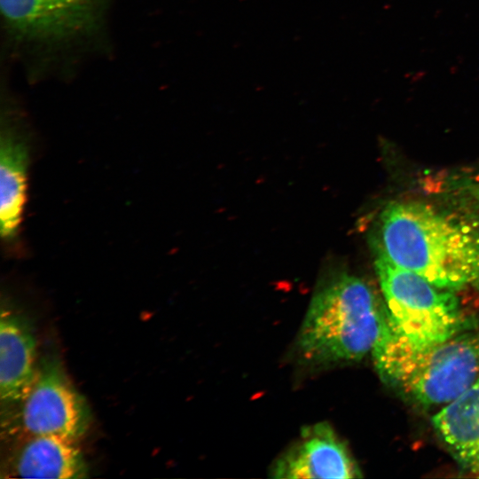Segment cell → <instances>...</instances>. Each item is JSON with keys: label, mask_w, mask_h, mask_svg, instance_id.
<instances>
[{"label": "cell", "mask_w": 479, "mask_h": 479, "mask_svg": "<svg viewBox=\"0 0 479 479\" xmlns=\"http://www.w3.org/2000/svg\"><path fill=\"white\" fill-rule=\"evenodd\" d=\"M376 251L433 285H479V219L436 205L390 203L380 217Z\"/></svg>", "instance_id": "cell-1"}, {"label": "cell", "mask_w": 479, "mask_h": 479, "mask_svg": "<svg viewBox=\"0 0 479 479\" xmlns=\"http://www.w3.org/2000/svg\"><path fill=\"white\" fill-rule=\"evenodd\" d=\"M371 354L381 379L422 406L447 404L479 378V332L466 328L446 341L418 346L395 328L387 310Z\"/></svg>", "instance_id": "cell-2"}, {"label": "cell", "mask_w": 479, "mask_h": 479, "mask_svg": "<svg viewBox=\"0 0 479 479\" xmlns=\"http://www.w3.org/2000/svg\"><path fill=\"white\" fill-rule=\"evenodd\" d=\"M385 304L362 279L334 273L314 293L302 322L297 348L312 365L361 360L381 333Z\"/></svg>", "instance_id": "cell-3"}, {"label": "cell", "mask_w": 479, "mask_h": 479, "mask_svg": "<svg viewBox=\"0 0 479 479\" xmlns=\"http://www.w3.org/2000/svg\"><path fill=\"white\" fill-rule=\"evenodd\" d=\"M375 269L389 320L412 343L441 342L466 329L453 291L433 285L377 251Z\"/></svg>", "instance_id": "cell-4"}, {"label": "cell", "mask_w": 479, "mask_h": 479, "mask_svg": "<svg viewBox=\"0 0 479 479\" xmlns=\"http://www.w3.org/2000/svg\"><path fill=\"white\" fill-rule=\"evenodd\" d=\"M21 404L20 421L30 436L56 435L78 440L91 421L87 401L54 356L40 360L35 381Z\"/></svg>", "instance_id": "cell-5"}, {"label": "cell", "mask_w": 479, "mask_h": 479, "mask_svg": "<svg viewBox=\"0 0 479 479\" xmlns=\"http://www.w3.org/2000/svg\"><path fill=\"white\" fill-rule=\"evenodd\" d=\"M99 0H0L7 27L23 39L59 42L84 32Z\"/></svg>", "instance_id": "cell-6"}, {"label": "cell", "mask_w": 479, "mask_h": 479, "mask_svg": "<svg viewBox=\"0 0 479 479\" xmlns=\"http://www.w3.org/2000/svg\"><path fill=\"white\" fill-rule=\"evenodd\" d=\"M278 479L361 477L346 444L326 422L304 428L301 438L271 469Z\"/></svg>", "instance_id": "cell-7"}, {"label": "cell", "mask_w": 479, "mask_h": 479, "mask_svg": "<svg viewBox=\"0 0 479 479\" xmlns=\"http://www.w3.org/2000/svg\"><path fill=\"white\" fill-rule=\"evenodd\" d=\"M36 338L27 320L11 309L0 317V397L6 404H21L35 381Z\"/></svg>", "instance_id": "cell-8"}, {"label": "cell", "mask_w": 479, "mask_h": 479, "mask_svg": "<svg viewBox=\"0 0 479 479\" xmlns=\"http://www.w3.org/2000/svg\"><path fill=\"white\" fill-rule=\"evenodd\" d=\"M432 424L459 465L479 476V378L436 412Z\"/></svg>", "instance_id": "cell-9"}, {"label": "cell", "mask_w": 479, "mask_h": 479, "mask_svg": "<svg viewBox=\"0 0 479 479\" xmlns=\"http://www.w3.org/2000/svg\"><path fill=\"white\" fill-rule=\"evenodd\" d=\"M76 441L56 435L31 436L16 457L15 472L22 478L86 477L87 465Z\"/></svg>", "instance_id": "cell-10"}, {"label": "cell", "mask_w": 479, "mask_h": 479, "mask_svg": "<svg viewBox=\"0 0 479 479\" xmlns=\"http://www.w3.org/2000/svg\"><path fill=\"white\" fill-rule=\"evenodd\" d=\"M28 152L25 141L5 126L0 142V231L5 240L18 233L26 201Z\"/></svg>", "instance_id": "cell-11"}]
</instances>
